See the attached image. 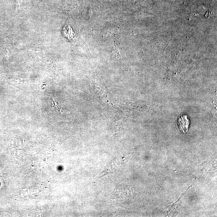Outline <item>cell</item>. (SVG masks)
<instances>
[{"label":"cell","instance_id":"6da1fadb","mask_svg":"<svg viewBox=\"0 0 217 217\" xmlns=\"http://www.w3.org/2000/svg\"><path fill=\"white\" fill-rule=\"evenodd\" d=\"M189 124L190 120L186 115L181 116L178 120L177 125L179 129L181 132L185 134L188 132Z\"/></svg>","mask_w":217,"mask_h":217},{"label":"cell","instance_id":"7a4b0ae2","mask_svg":"<svg viewBox=\"0 0 217 217\" xmlns=\"http://www.w3.org/2000/svg\"><path fill=\"white\" fill-rule=\"evenodd\" d=\"M117 163L116 160H113L111 162L109 165L107 166L104 172V175L109 173H112V172L115 171V169L117 168Z\"/></svg>","mask_w":217,"mask_h":217}]
</instances>
